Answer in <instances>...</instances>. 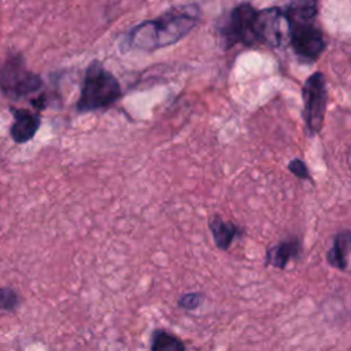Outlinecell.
I'll list each match as a JSON object with an SVG mask.
<instances>
[{"mask_svg": "<svg viewBox=\"0 0 351 351\" xmlns=\"http://www.w3.org/2000/svg\"><path fill=\"white\" fill-rule=\"evenodd\" d=\"M196 21L197 16L191 11L173 10L155 19L134 26L128 32L125 44L128 48L144 51L173 45L193 29Z\"/></svg>", "mask_w": 351, "mask_h": 351, "instance_id": "obj_1", "label": "cell"}, {"mask_svg": "<svg viewBox=\"0 0 351 351\" xmlns=\"http://www.w3.org/2000/svg\"><path fill=\"white\" fill-rule=\"evenodd\" d=\"M122 95L115 75L101 63L93 62L86 69L82 89L77 101L78 112H90L110 107Z\"/></svg>", "mask_w": 351, "mask_h": 351, "instance_id": "obj_2", "label": "cell"}, {"mask_svg": "<svg viewBox=\"0 0 351 351\" xmlns=\"http://www.w3.org/2000/svg\"><path fill=\"white\" fill-rule=\"evenodd\" d=\"M43 86L38 74L27 70L22 56L8 58L0 69V89L11 100L36 93Z\"/></svg>", "mask_w": 351, "mask_h": 351, "instance_id": "obj_3", "label": "cell"}, {"mask_svg": "<svg viewBox=\"0 0 351 351\" xmlns=\"http://www.w3.org/2000/svg\"><path fill=\"white\" fill-rule=\"evenodd\" d=\"M303 118L308 136H314L321 132L326 111L328 92L325 77L317 71L311 74L303 85Z\"/></svg>", "mask_w": 351, "mask_h": 351, "instance_id": "obj_4", "label": "cell"}, {"mask_svg": "<svg viewBox=\"0 0 351 351\" xmlns=\"http://www.w3.org/2000/svg\"><path fill=\"white\" fill-rule=\"evenodd\" d=\"M258 10H255L248 3H241L236 5L229 15V19L222 29L226 47H233L234 44H243L245 47L256 45L255 22Z\"/></svg>", "mask_w": 351, "mask_h": 351, "instance_id": "obj_5", "label": "cell"}, {"mask_svg": "<svg viewBox=\"0 0 351 351\" xmlns=\"http://www.w3.org/2000/svg\"><path fill=\"white\" fill-rule=\"evenodd\" d=\"M256 43L273 48L281 47L289 40V25L284 10L280 7H269L259 10L255 22Z\"/></svg>", "mask_w": 351, "mask_h": 351, "instance_id": "obj_6", "label": "cell"}, {"mask_svg": "<svg viewBox=\"0 0 351 351\" xmlns=\"http://www.w3.org/2000/svg\"><path fill=\"white\" fill-rule=\"evenodd\" d=\"M289 44L300 60L315 62L325 48L322 30L315 22L298 25L289 29Z\"/></svg>", "mask_w": 351, "mask_h": 351, "instance_id": "obj_7", "label": "cell"}, {"mask_svg": "<svg viewBox=\"0 0 351 351\" xmlns=\"http://www.w3.org/2000/svg\"><path fill=\"white\" fill-rule=\"evenodd\" d=\"M14 122L11 126V136L15 143H26L34 137L40 128V115L26 108H12Z\"/></svg>", "mask_w": 351, "mask_h": 351, "instance_id": "obj_8", "label": "cell"}, {"mask_svg": "<svg viewBox=\"0 0 351 351\" xmlns=\"http://www.w3.org/2000/svg\"><path fill=\"white\" fill-rule=\"evenodd\" d=\"M208 228L211 230L215 245L222 251H226L233 240L241 233V229L237 225L229 221H223L218 215H214L208 221Z\"/></svg>", "mask_w": 351, "mask_h": 351, "instance_id": "obj_9", "label": "cell"}, {"mask_svg": "<svg viewBox=\"0 0 351 351\" xmlns=\"http://www.w3.org/2000/svg\"><path fill=\"white\" fill-rule=\"evenodd\" d=\"M299 252L300 244L298 239H288L269 248L266 254V262L274 267L284 269L291 259L299 255Z\"/></svg>", "mask_w": 351, "mask_h": 351, "instance_id": "obj_10", "label": "cell"}, {"mask_svg": "<svg viewBox=\"0 0 351 351\" xmlns=\"http://www.w3.org/2000/svg\"><path fill=\"white\" fill-rule=\"evenodd\" d=\"M351 251V232L343 230L336 234L332 248L326 254V261L330 266L344 270L347 267V254Z\"/></svg>", "mask_w": 351, "mask_h": 351, "instance_id": "obj_11", "label": "cell"}, {"mask_svg": "<svg viewBox=\"0 0 351 351\" xmlns=\"http://www.w3.org/2000/svg\"><path fill=\"white\" fill-rule=\"evenodd\" d=\"M151 351H185V344L177 336L158 329L151 337Z\"/></svg>", "mask_w": 351, "mask_h": 351, "instance_id": "obj_12", "label": "cell"}, {"mask_svg": "<svg viewBox=\"0 0 351 351\" xmlns=\"http://www.w3.org/2000/svg\"><path fill=\"white\" fill-rule=\"evenodd\" d=\"M22 302L21 295L11 287H0V310L14 313Z\"/></svg>", "mask_w": 351, "mask_h": 351, "instance_id": "obj_13", "label": "cell"}, {"mask_svg": "<svg viewBox=\"0 0 351 351\" xmlns=\"http://www.w3.org/2000/svg\"><path fill=\"white\" fill-rule=\"evenodd\" d=\"M203 299L204 296L200 292H188V293H184L177 300V304L180 308H184V310H195L200 306Z\"/></svg>", "mask_w": 351, "mask_h": 351, "instance_id": "obj_14", "label": "cell"}, {"mask_svg": "<svg viewBox=\"0 0 351 351\" xmlns=\"http://www.w3.org/2000/svg\"><path fill=\"white\" fill-rule=\"evenodd\" d=\"M288 169H289V171H291L293 176H296L298 178L311 181L308 169H307L306 163H304L302 159H298V158H296V159H292V160L288 163Z\"/></svg>", "mask_w": 351, "mask_h": 351, "instance_id": "obj_15", "label": "cell"}]
</instances>
